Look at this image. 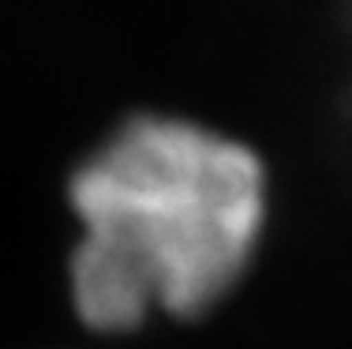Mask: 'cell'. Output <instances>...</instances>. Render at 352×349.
I'll use <instances>...</instances> for the list:
<instances>
[{
  "label": "cell",
  "mask_w": 352,
  "mask_h": 349,
  "mask_svg": "<svg viewBox=\"0 0 352 349\" xmlns=\"http://www.w3.org/2000/svg\"><path fill=\"white\" fill-rule=\"evenodd\" d=\"M75 315L102 335L195 323L236 297L274 226L266 154L195 116L135 113L72 173Z\"/></svg>",
  "instance_id": "obj_1"
}]
</instances>
